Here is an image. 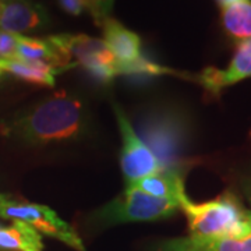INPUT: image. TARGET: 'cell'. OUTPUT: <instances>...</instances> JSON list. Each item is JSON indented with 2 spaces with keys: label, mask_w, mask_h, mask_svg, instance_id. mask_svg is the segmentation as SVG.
Masks as SVG:
<instances>
[{
  "label": "cell",
  "mask_w": 251,
  "mask_h": 251,
  "mask_svg": "<svg viewBox=\"0 0 251 251\" xmlns=\"http://www.w3.org/2000/svg\"><path fill=\"white\" fill-rule=\"evenodd\" d=\"M82 127V102L60 91L4 126V133L32 145H48L77 138Z\"/></svg>",
  "instance_id": "1"
},
{
  "label": "cell",
  "mask_w": 251,
  "mask_h": 251,
  "mask_svg": "<svg viewBox=\"0 0 251 251\" xmlns=\"http://www.w3.org/2000/svg\"><path fill=\"white\" fill-rule=\"evenodd\" d=\"M140 138L153 153L161 172H171L183 176L186 169V148L188 125L180 112L171 108L153 106L138 116Z\"/></svg>",
  "instance_id": "2"
},
{
  "label": "cell",
  "mask_w": 251,
  "mask_h": 251,
  "mask_svg": "<svg viewBox=\"0 0 251 251\" xmlns=\"http://www.w3.org/2000/svg\"><path fill=\"white\" fill-rule=\"evenodd\" d=\"M180 208L187 216L191 237H244L251 233V212L232 193L201 204L186 197Z\"/></svg>",
  "instance_id": "3"
},
{
  "label": "cell",
  "mask_w": 251,
  "mask_h": 251,
  "mask_svg": "<svg viewBox=\"0 0 251 251\" xmlns=\"http://www.w3.org/2000/svg\"><path fill=\"white\" fill-rule=\"evenodd\" d=\"M179 208L175 201L153 197L127 186L123 194L97 211L94 219L100 226L158 221L175 215Z\"/></svg>",
  "instance_id": "4"
},
{
  "label": "cell",
  "mask_w": 251,
  "mask_h": 251,
  "mask_svg": "<svg viewBox=\"0 0 251 251\" xmlns=\"http://www.w3.org/2000/svg\"><path fill=\"white\" fill-rule=\"evenodd\" d=\"M0 216L24 222L39 233L59 239L75 250L85 251L77 232L49 206L32 204L10 194H0Z\"/></svg>",
  "instance_id": "5"
},
{
  "label": "cell",
  "mask_w": 251,
  "mask_h": 251,
  "mask_svg": "<svg viewBox=\"0 0 251 251\" xmlns=\"http://www.w3.org/2000/svg\"><path fill=\"white\" fill-rule=\"evenodd\" d=\"M117 123L122 133V153L120 165L127 186L133 184L147 176H152L161 172V165L158 163L153 153L137 135L130 120L127 119L123 110L115 105Z\"/></svg>",
  "instance_id": "6"
},
{
  "label": "cell",
  "mask_w": 251,
  "mask_h": 251,
  "mask_svg": "<svg viewBox=\"0 0 251 251\" xmlns=\"http://www.w3.org/2000/svg\"><path fill=\"white\" fill-rule=\"evenodd\" d=\"M49 42L57 49V52L69 62V64L82 66L85 70H90L97 66H115L116 60L112 52L105 44L97 38L84 35H53L48 38Z\"/></svg>",
  "instance_id": "7"
},
{
  "label": "cell",
  "mask_w": 251,
  "mask_h": 251,
  "mask_svg": "<svg viewBox=\"0 0 251 251\" xmlns=\"http://www.w3.org/2000/svg\"><path fill=\"white\" fill-rule=\"evenodd\" d=\"M46 11L31 0H0V29L9 34H21L42 27Z\"/></svg>",
  "instance_id": "8"
},
{
  "label": "cell",
  "mask_w": 251,
  "mask_h": 251,
  "mask_svg": "<svg viewBox=\"0 0 251 251\" xmlns=\"http://www.w3.org/2000/svg\"><path fill=\"white\" fill-rule=\"evenodd\" d=\"M247 77H251V39L242 41L237 45L227 70L208 67L198 77V81L206 91L218 94L226 85H232Z\"/></svg>",
  "instance_id": "9"
},
{
  "label": "cell",
  "mask_w": 251,
  "mask_h": 251,
  "mask_svg": "<svg viewBox=\"0 0 251 251\" xmlns=\"http://www.w3.org/2000/svg\"><path fill=\"white\" fill-rule=\"evenodd\" d=\"M155 251H251V233L244 237H180L161 242Z\"/></svg>",
  "instance_id": "10"
},
{
  "label": "cell",
  "mask_w": 251,
  "mask_h": 251,
  "mask_svg": "<svg viewBox=\"0 0 251 251\" xmlns=\"http://www.w3.org/2000/svg\"><path fill=\"white\" fill-rule=\"evenodd\" d=\"M105 44L112 52L117 64L134 62L141 54V39L135 32L123 27L113 18H105L102 23Z\"/></svg>",
  "instance_id": "11"
},
{
  "label": "cell",
  "mask_w": 251,
  "mask_h": 251,
  "mask_svg": "<svg viewBox=\"0 0 251 251\" xmlns=\"http://www.w3.org/2000/svg\"><path fill=\"white\" fill-rule=\"evenodd\" d=\"M0 72L10 73L20 80L35 85L53 87L54 75L57 70L52 64L45 62H31L21 59H0Z\"/></svg>",
  "instance_id": "12"
},
{
  "label": "cell",
  "mask_w": 251,
  "mask_h": 251,
  "mask_svg": "<svg viewBox=\"0 0 251 251\" xmlns=\"http://www.w3.org/2000/svg\"><path fill=\"white\" fill-rule=\"evenodd\" d=\"M130 187H134L145 194H150L153 197L171 200L180 205L181 200L186 198L183 176L171 172H159L152 176H147L144 179L130 184Z\"/></svg>",
  "instance_id": "13"
},
{
  "label": "cell",
  "mask_w": 251,
  "mask_h": 251,
  "mask_svg": "<svg viewBox=\"0 0 251 251\" xmlns=\"http://www.w3.org/2000/svg\"><path fill=\"white\" fill-rule=\"evenodd\" d=\"M0 250L42 251L44 243L41 233L29 225L13 221L11 226H0Z\"/></svg>",
  "instance_id": "14"
},
{
  "label": "cell",
  "mask_w": 251,
  "mask_h": 251,
  "mask_svg": "<svg viewBox=\"0 0 251 251\" xmlns=\"http://www.w3.org/2000/svg\"><path fill=\"white\" fill-rule=\"evenodd\" d=\"M222 24L237 41L251 39V0H243L222 9Z\"/></svg>",
  "instance_id": "15"
},
{
  "label": "cell",
  "mask_w": 251,
  "mask_h": 251,
  "mask_svg": "<svg viewBox=\"0 0 251 251\" xmlns=\"http://www.w3.org/2000/svg\"><path fill=\"white\" fill-rule=\"evenodd\" d=\"M87 6V10L95 18L97 24H102L105 18L109 17L115 0H82Z\"/></svg>",
  "instance_id": "16"
},
{
  "label": "cell",
  "mask_w": 251,
  "mask_h": 251,
  "mask_svg": "<svg viewBox=\"0 0 251 251\" xmlns=\"http://www.w3.org/2000/svg\"><path fill=\"white\" fill-rule=\"evenodd\" d=\"M17 34H9L0 31V59H13L17 48Z\"/></svg>",
  "instance_id": "17"
},
{
  "label": "cell",
  "mask_w": 251,
  "mask_h": 251,
  "mask_svg": "<svg viewBox=\"0 0 251 251\" xmlns=\"http://www.w3.org/2000/svg\"><path fill=\"white\" fill-rule=\"evenodd\" d=\"M59 4L67 14L72 16H80L87 10V6L82 0H59Z\"/></svg>",
  "instance_id": "18"
},
{
  "label": "cell",
  "mask_w": 251,
  "mask_h": 251,
  "mask_svg": "<svg viewBox=\"0 0 251 251\" xmlns=\"http://www.w3.org/2000/svg\"><path fill=\"white\" fill-rule=\"evenodd\" d=\"M239 1H243V0H218V3L221 4L222 9L226 7V6H230V4H234V3H239Z\"/></svg>",
  "instance_id": "19"
},
{
  "label": "cell",
  "mask_w": 251,
  "mask_h": 251,
  "mask_svg": "<svg viewBox=\"0 0 251 251\" xmlns=\"http://www.w3.org/2000/svg\"><path fill=\"white\" fill-rule=\"evenodd\" d=\"M247 197H249V200H250V204H251V187L249 188V191H247Z\"/></svg>",
  "instance_id": "20"
},
{
  "label": "cell",
  "mask_w": 251,
  "mask_h": 251,
  "mask_svg": "<svg viewBox=\"0 0 251 251\" xmlns=\"http://www.w3.org/2000/svg\"><path fill=\"white\" fill-rule=\"evenodd\" d=\"M1 74H3V73H1V72H0V77H1Z\"/></svg>",
  "instance_id": "21"
}]
</instances>
